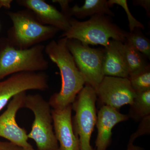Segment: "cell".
Wrapping results in <instances>:
<instances>
[{
	"label": "cell",
	"mask_w": 150,
	"mask_h": 150,
	"mask_svg": "<svg viewBox=\"0 0 150 150\" xmlns=\"http://www.w3.org/2000/svg\"><path fill=\"white\" fill-rule=\"evenodd\" d=\"M67 38L52 40L45 46L44 52L59 68L62 79L60 91L54 94L48 102L52 109L60 110L73 104L85 85L84 79L67 48Z\"/></svg>",
	"instance_id": "6da1fadb"
},
{
	"label": "cell",
	"mask_w": 150,
	"mask_h": 150,
	"mask_svg": "<svg viewBox=\"0 0 150 150\" xmlns=\"http://www.w3.org/2000/svg\"><path fill=\"white\" fill-rule=\"evenodd\" d=\"M69 30L63 33L60 38L79 40L86 45H100L106 47L110 38L124 43L128 32L113 23L105 15H96L88 20L78 21L71 18Z\"/></svg>",
	"instance_id": "7a4b0ae2"
},
{
	"label": "cell",
	"mask_w": 150,
	"mask_h": 150,
	"mask_svg": "<svg viewBox=\"0 0 150 150\" xmlns=\"http://www.w3.org/2000/svg\"><path fill=\"white\" fill-rule=\"evenodd\" d=\"M13 25L8 31V43L18 49H24L41 44L54 38L60 31L56 27L41 23L29 10L8 13Z\"/></svg>",
	"instance_id": "3957f363"
},
{
	"label": "cell",
	"mask_w": 150,
	"mask_h": 150,
	"mask_svg": "<svg viewBox=\"0 0 150 150\" xmlns=\"http://www.w3.org/2000/svg\"><path fill=\"white\" fill-rule=\"evenodd\" d=\"M3 45L0 49V81L16 73L44 72L48 69L49 63L44 57L45 46L43 44L18 49L6 39Z\"/></svg>",
	"instance_id": "277c9868"
},
{
	"label": "cell",
	"mask_w": 150,
	"mask_h": 150,
	"mask_svg": "<svg viewBox=\"0 0 150 150\" xmlns=\"http://www.w3.org/2000/svg\"><path fill=\"white\" fill-rule=\"evenodd\" d=\"M24 108L34 114V121L28 137L35 142L37 150H59V143L53 126L52 109L48 101L40 94H27Z\"/></svg>",
	"instance_id": "5b68a950"
},
{
	"label": "cell",
	"mask_w": 150,
	"mask_h": 150,
	"mask_svg": "<svg viewBox=\"0 0 150 150\" xmlns=\"http://www.w3.org/2000/svg\"><path fill=\"white\" fill-rule=\"evenodd\" d=\"M95 90L85 84L72 104L75 115L72 119L74 131L79 141L81 150H95L91 145L97 120Z\"/></svg>",
	"instance_id": "8992f818"
},
{
	"label": "cell",
	"mask_w": 150,
	"mask_h": 150,
	"mask_svg": "<svg viewBox=\"0 0 150 150\" xmlns=\"http://www.w3.org/2000/svg\"><path fill=\"white\" fill-rule=\"evenodd\" d=\"M67 46L85 84L96 89L105 76L103 71L104 49L91 48L74 39H68Z\"/></svg>",
	"instance_id": "52a82bcc"
},
{
	"label": "cell",
	"mask_w": 150,
	"mask_h": 150,
	"mask_svg": "<svg viewBox=\"0 0 150 150\" xmlns=\"http://www.w3.org/2000/svg\"><path fill=\"white\" fill-rule=\"evenodd\" d=\"M48 75L43 72H22L0 81V111L21 93L32 90L44 91L48 89Z\"/></svg>",
	"instance_id": "ba28073f"
},
{
	"label": "cell",
	"mask_w": 150,
	"mask_h": 150,
	"mask_svg": "<svg viewBox=\"0 0 150 150\" xmlns=\"http://www.w3.org/2000/svg\"><path fill=\"white\" fill-rule=\"evenodd\" d=\"M95 91L97 101L101 106L118 110L126 105L132 104L136 96L128 78L105 76Z\"/></svg>",
	"instance_id": "9c48e42d"
},
{
	"label": "cell",
	"mask_w": 150,
	"mask_h": 150,
	"mask_svg": "<svg viewBox=\"0 0 150 150\" xmlns=\"http://www.w3.org/2000/svg\"><path fill=\"white\" fill-rule=\"evenodd\" d=\"M26 95V92H23L14 97L5 111L0 115V137L24 150H35L28 142L26 130L20 127L16 121L17 113L24 108Z\"/></svg>",
	"instance_id": "30bf717a"
},
{
	"label": "cell",
	"mask_w": 150,
	"mask_h": 150,
	"mask_svg": "<svg viewBox=\"0 0 150 150\" xmlns=\"http://www.w3.org/2000/svg\"><path fill=\"white\" fill-rule=\"evenodd\" d=\"M72 105L63 109H52L55 136L59 143V150H81L79 138L75 134L72 118Z\"/></svg>",
	"instance_id": "8fae6325"
},
{
	"label": "cell",
	"mask_w": 150,
	"mask_h": 150,
	"mask_svg": "<svg viewBox=\"0 0 150 150\" xmlns=\"http://www.w3.org/2000/svg\"><path fill=\"white\" fill-rule=\"evenodd\" d=\"M19 5L32 11L43 24L58 28L64 32L70 27L69 18L59 11L54 6L43 0H18Z\"/></svg>",
	"instance_id": "7c38bea8"
},
{
	"label": "cell",
	"mask_w": 150,
	"mask_h": 150,
	"mask_svg": "<svg viewBox=\"0 0 150 150\" xmlns=\"http://www.w3.org/2000/svg\"><path fill=\"white\" fill-rule=\"evenodd\" d=\"M129 119L128 115L122 114L119 110L109 106H101L97 115L96 150H106L111 143L113 127Z\"/></svg>",
	"instance_id": "4fadbf2b"
},
{
	"label": "cell",
	"mask_w": 150,
	"mask_h": 150,
	"mask_svg": "<svg viewBox=\"0 0 150 150\" xmlns=\"http://www.w3.org/2000/svg\"><path fill=\"white\" fill-rule=\"evenodd\" d=\"M103 71L104 76L128 78L129 72L125 60L123 43L110 40L104 49Z\"/></svg>",
	"instance_id": "5bb4252c"
},
{
	"label": "cell",
	"mask_w": 150,
	"mask_h": 150,
	"mask_svg": "<svg viewBox=\"0 0 150 150\" xmlns=\"http://www.w3.org/2000/svg\"><path fill=\"white\" fill-rule=\"evenodd\" d=\"M69 14L70 18L74 16L79 18L91 17L96 15L114 16V13L110 10L106 0H86L81 6L76 4L73 7L70 8Z\"/></svg>",
	"instance_id": "9a60e30c"
},
{
	"label": "cell",
	"mask_w": 150,
	"mask_h": 150,
	"mask_svg": "<svg viewBox=\"0 0 150 150\" xmlns=\"http://www.w3.org/2000/svg\"><path fill=\"white\" fill-rule=\"evenodd\" d=\"M128 115L136 122L150 115V90L136 92Z\"/></svg>",
	"instance_id": "2e32d148"
},
{
	"label": "cell",
	"mask_w": 150,
	"mask_h": 150,
	"mask_svg": "<svg viewBox=\"0 0 150 150\" xmlns=\"http://www.w3.org/2000/svg\"><path fill=\"white\" fill-rule=\"evenodd\" d=\"M123 50L129 75L138 72L150 65L146 57L126 41L123 43Z\"/></svg>",
	"instance_id": "e0dca14e"
},
{
	"label": "cell",
	"mask_w": 150,
	"mask_h": 150,
	"mask_svg": "<svg viewBox=\"0 0 150 150\" xmlns=\"http://www.w3.org/2000/svg\"><path fill=\"white\" fill-rule=\"evenodd\" d=\"M140 28H136L132 32L127 33L126 42L146 57L150 58V41L142 32Z\"/></svg>",
	"instance_id": "ac0fdd59"
},
{
	"label": "cell",
	"mask_w": 150,
	"mask_h": 150,
	"mask_svg": "<svg viewBox=\"0 0 150 150\" xmlns=\"http://www.w3.org/2000/svg\"><path fill=\"white\" fill-rule=\"evenodd\" d=\"M132 88L136 92L150 90V66L128 78Z\"/></svg>",
	"instance_id": "d6986e66"
},
{
	"label": "cell",
	"mask_w": 150,
	"mask_h": 150,
	"mask_svg": "<svg viewBox=\"0 0 150 150\" xmlns=\"http://www.w3.org/2000/svg\"><path fill=\"white\" fill-rule=\"evenodd\" d=\"M108 6L110 7L114 4L118 5L123 8L126 12L129 22V27L130 32H132L136 28H140L141 29H144V26L141 22L137 21L131 13L127 1L126 0H109L108 1Z\"/></svg>",
	"instance_id": "ffe728a7"
},
{
	"label": "cell",
	"mask_w": 150,
	"mask_h": 150,
	"mask_svg": "<svg viewBox=\"0 0 150 150\" xmlns=\"http://www.w3.org/2000/svg\"><path fill=\"white\" fill-rule=\"evenodd\" d=\"M141 121L138 130L136 133L132 134L129 140L134 142V140L140 136L150 134V115L143 118Z\"/></svg>",
	"instance_id": "44dd1931"
},
{
	"label": "cell",
	"mask_w": 150,
	"mask_h": 150,
	"mask_svg": "<svg viewBox=\"0 0 150 150\" xmlns=\"http://www.w3.org/2000/svg\"><path fill=\"white\" fill-rule=\"evenodd\" d=\"M134 6H139L145 9L148 17L150 16V0H134L133 1Z\"/></svg>",
	"instance_id": "7402d4cb"
},
{
	"label": "cell",
	"mask_w": 150,
	"mask_h": 150,
	"mask_svg": "<svg viewBox=\"0 0 150 150\" xmlns=\"http://www.w3.org/2000/svg\"><path fill=\"white\" fill-rule=\"evenodd\" d=\"M53 2L57 3L59 4L62 8V12L68 17L71 18L69 16V11L70 7L69 6V3L71 1L68 0H55L53 1Z\"/></svg>",
	"instance_id": "603a6c76"
},
{
	"label": "cell",
	"mask_w": 150,
	"mask_h": 150,
	"mask_svg": "<svg viewBox=\"0 0 150 150\" xmlns=\"http://www.w3.org/2000/svg\"><path fill=\"white\" fill-rule=\"evenodd\" d=\"M0 150H24L9 142L0 141Z\"/></svg>",
	"instance_id": "cb8c5ba5"
},
{
	"label": "cell",
	"mask_w": 150,
	"mask_h": 150,
	"mask_svg": "<svg viewBox=\"0 0 150 150\" xmlns=\"http://www.w3.org/2000/svg\"><path fill=\"white\" fill-rule=\"evenodd\" d=\"M12 1V0H0V8L2 7L10 8Z\"/></svg>",
	"instance_id": "d4e9b609"
},
{
	"label": "cell",
	"mask_w": 150,
	"mask_h": 150,
	"mask_svg": "<svg viewBox=\"0 0 150 150\" xmlns=\"http://www.w3.org/2000/svg\"><path fill=\"white\" fill-rule=\"evenodd\" d=\"M127 150H144L143 148L134 144V142L129 140Z\"/></svg>",
	"instance_id": "484cf974"
}]
</instances>
